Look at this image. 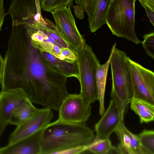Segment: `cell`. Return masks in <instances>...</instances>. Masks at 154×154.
Returning <instances> with one entry per match:
<instances>
[{
    "label": "cell",
    "instance_id": "32",
    "mask_svg": "<svg viewBox=\"0 0 154 154\" xmlns=\"http://www.w3.org/2000/svg\"><path fill=\"white\" fill-rule=\"evenodd\" d=\"M9 123L5 122L0 117V137L2 135Z\"/></svg>",
    "mask_w": 154,
    "mask_h": 154
},
{
    "label": "cell",
    "instance_id": "5",
    "mask_svg": "<svg viewBox=\"0 0 154 154\" xmlns=\"http://www.w3.org/2000/svg\"><path fill=\"white\" fill-rule=\"evenodd\" d=\"M79 74L80 94L88 104L98 99L96 73L100 63L91 47L85 44L76 51Z\"/></svg>",
    "mask_w": 154,
    "mask_h": 154
},
{
    "label": "cell",
    "instance_id": "12",
    "mask_svg": "<svg viewBox=\"0 0 154 154\" xmlns=\"http://www.w3.org/2000/svg\"><path fill=\"white\" fill-rule=\"evenodd\" d=\"M23 25L33 47L40 51L48 52L65 60L60 54L61 48L48 35L44 29L32 25Z\"/></svg>",
    "mask_w": 154,
    "mask_h": 154
},
{
    "label": "cell",
    "instance_id": "33",
    "mask_svg": "<svg viewBox=\"0 0 154 154\" xmlns=\"http://www.w3.org/2000/svg\"><path fill=\"white\" fill-rule=\"evenodd\" d=\"M4 66V59L0 55V84L1 83L2 77Z\"/></svg>",
    "mask_w": 154,
    "mask_h": 154
},
{
    "label": "cell",
    "instance_id": "2",
    "mask_svg": "<svg viewBox=\"0 0 154 154\" xmlns=\"http://www.w3.org/2000/svg\"><path fill=\"white\" fill-rule=\"evenodd\" d=\"M95 138L85 123H72L57 119L42 131L41 154H57L69 149L88 146Z\"/></svg>",
    "mask_w": 154,
    "mask_h": 154
},
{
    "label": "cell",
    "instance_id": "22",
    "mask_svg": "<svg viewBox=\"0 0 154 154\" xmlns=\"http://www.w3.org/2000/svg\"><path fill=\"white\" fill-rule=\"evenodd\" d=\"M142 154H154V131L144 129L137 135Z\"/></svg>",
    "mask_w": 154,
    "mask_h": 154
},
{
    "label": "cell",
    "instance_id": "19",
    "mask_svg": "<svg viewBox=\"0 0 154 154\" xmlns=\"http://www.w3.org/2000/svg\"><path fill=\"white\" fill-rule=\"evenodd\" d=\"M40 109L36 108L28 99L13 112L10 118L9 124L18 125L32 117Z\"/></svg>",
    "mask_w": 154,
    "mask_h": 154
},
{
    "label": "cell",
    "instance_id": "4",
    "mask_svg": "<svg viewBox=\"0 0 154 154\" xmlns=\"http://www.w3.org/2000/svg\"><path fill=\"white\" fill-rule=\"evenodd\" d=\"M136 0H112L106 18V23L113 35L138 44L141 42L135 31Z\"/></svg>",
    "mask_w": 154,
    "mask_h": 154
},
{
    "label": "cell",
    "instance_id": "30",
    "mask_svg": "<svg viewBox=\"0 0 154 154\" xmlns=\"http://www.w3.org/2000/svg\"><path fill=\"white\" fill-rule=\"evenodd\" d=\"M146 12L147 15L153 26H154V11L146 5L143 6Z\"/></svg>",
    "mask_w": 154,
    "mask_h": 154
},
{
    "label": "cell",
    "instance_id": "14",
    "mask_svg": "<svg viewBox=\"0 0 154 154\" xmlns=\"http://www.w3.org/2000/svg\"><path fill=\"white\" fill-rule=\"evenodd\" d=\"M42 131L14 143L0 148V154H41Z\"/></svg>",
    "mask_w": 154,
    "mask_h": 154
},
{
    "label": "cell",
    "instance_id": "18",
    "mask_svg": "<svg viewBox=\"0 0 154 154\" xmlns=\"http://www.w3.org/2000/svg\"><path fill=\"white\" fill-rule=\"evenodd\" d=\"M112 54L111 50L109 58L103 65H98L96 73V82L98 92V99L100 103L99 113L102 116L105 112L104 95L106 77Z\"/></svg>",
    "mask_w": 154,
    "mask_h": 154
},
{
    "label": "cell",
    "instance_id": "3",
    "mask_svg": "<svg viewBox=\"0 0 154 154\" xmlns=\"http://www.w3.org/2000/svg\"><path fill=\"white\" fill-rule=\"evenodd\" d=\"M116 44L115 42L111 49L112 84L110 95L124 120L125 111L133 98L130 58L124 51L116 48Z\"/></svg>",
    "mask_w": 154,
    "mask_h": 154
},
{
    "label": "cell",
    "instance_id": "28",
    "mask_svg": "<svg viewBox=\"0 0 154 154\" xmlns=\"http://www.w3.org/2000/svg\"><path fill=\"white\" fill-rule=\"evenodd\" d=\"M73 10L76 17L79 19L82 20L84 18V9L81 5H76L73 6Z\"/></svg>",
    "mask_w": 154,
    "mask_h": 154
},
{
    "label": "cell",
    "instance_id": "29",
    "mask_svg": "<svg viewBox=\"0 0 154 154\" xmlns=\"http://www.w3.org/2000/svg\"><path fill=\"white\" fill-rule=\"evenodd\" d=\"M6 15L4 8V0H0V32Z\"/></svg>",
    "mask_w": 154,
    "mask_h": 154
},
{
    "label": "cell",
    "instance_id": "31",
    "mask_svg": "<svg viewBox=\"0 0 154 154\" xmlns=\"http://www.w3.org/2000/svg\"><path fill=\"white\" fill-rule=\"evenodd\" d=\"M141 5H146L154 11V0H139Z\"/></svg>",
    "mask_w": 154,
    "mask_h": 154
},
{
    "label": "cell",
    "instance_id": "23",
    "mask_svg": "<svg viewBox=\"0 0 154 154\" xmlns=\"http://www.w3.org/2000/svg\"><path fill=\"white\" fill-rule=\"evenodd\" d=\"M72 0H43L40 1L41 9L52 13L59 8L70 7Z\"/></svg>",
    "mask_w": 154,
    "mask_h": 154
},
{
    "label": "cell",
    "instance_id": "26",
    "mask_svg": "<svg viewBox=\"0 0 154 154\" xmlns=\"http://www.w3.org/2000/svg\"><path fill=\"white\" fill-rule=\"evenodd\" d=\"M60 54L65 60L69 62L76 60L77 57L76 51L68 48H61Z\"/></svg>",
    "mask_w": 154,
    "mask_h": 154
},
{
    "label": "cell",
    "instance_id": "11",
    "mask_svg": "<svg viewBox=\"0 0 154 154\" xmlns=\"http://www.w3.org/2000/svg\"><path fill=\"white\" fill-rule=\"evenodd\" d=\"M112 0H75L84 8L88 16L89 27L94 32L106 23L107 11Z\"/></svg>",
    "mask_w": 154,
    "mask_h": 154
},
{
    "label": "cell",
    "instance_id": "20",
    "mask_svg": "<svg viewBox=\"0 0 154 154\" xmlns=\"http://www.w3.org/2000/svg\"><path fill=\"white\" fill-rule=\"evenodd\" d=\"M130 103L131 109L139 116L140 123H147L154 120V105L133 98Z\"/></svg>",
    "mask_w": 154,
    "mask_h": 154
},
{
    "label": "cell",
    "instance_id": "16",
    "mask_svg": "<svg viewBox=\"0 0 154 154\" xmlns=\"http://www.w3.org/2000/svg\"><path fill=\"white\" fill-rule=\"evenodd\" d=\"M115 132L120 141L117 148L119 154H142L137 135L130 131L121 121Z\"/></svg>",
    "mask_w": 154,
    "mask_h": 154
},
{
    "label": "cell",
    "instance_id": "8",
    "mask_svg": "<svg viewBox=\"0 0 154 154\" xmlns=\"http://www.w3.org/2000/svg\"><path fill=\"white\" fill-rule=\"evenodd\" d=\"M51 13L55 26L64 39L76 51L86 44L76 27L70 7L56 9Z\"/></svg>",
    "mask_w": 154,
    "mask_h": 154
},
{
    "label": "cell",
    "instance_id": "13",
    "mask_svg": "<svg viewBox=\"0 0 154 154\" xmlns=\"http://www.w3.org/2000/svg\"><path fill=\"white\" fill-rule=\"evenodd\" d=\"M102 116L94 126L96 134L95 140L109 138L110 135L115 132L120 122L124 121L120 116L115 103L112 99L107 109Z\"/></svg>",
    "mask_w": 154,
    "mask_h": 154
},
{
    "label": "cell",
    "instance_id": "24",
    "mask_svg": "<svg viewBox=\"0 0 154 154\" xmlns=\"http://www.w3.org/2000/svg\"><path fill=\"white\" fill-rule=\"evenodd\" d=\"M51 25L49 28H45L44 29L58 46L61 48H68L75 51L61 35L55 25L53 23Z\"/></svg>",
    "mask_w": 154,
    "mask_h": 154
},
{
    "label": "cell",
    "instance_id": "34",
    "mask_svg": "<svg viewBox=\"0 0 154 154\" xmlns=\"http://www.w3.org/2000/svg\"><path fill=\"white\" fill-rule=\"evenodd\" d=\"M43 0H40V1H43Z\"/></svg>",
    "mask_w": 154,
    "mask_h": 154
},
{
    "label": "cell",
    "instance_id": "17",
    "mask_svg": "<svg viewBox=\"0 0 154 154\" xmlns=\"http://www.w3.org/2000/svg\"><path fill=\"white\" fill-rule=\"evenodd\" d=\"M40 52L44 60L53 70L67 78L75 77L79 81V74L77 60L69 62L60 59L48 52Z\"/></svg>",
    "mask_w": 154,
    "mask_h": 154
},
{
    "label": "cell",
    "instance_id": "21",
    "mask_svg": "<svg viewBox=\"0 0 154 154\" xmlns=\"http://www.w3.org/2000/svg\"><path fill=\"white\" fill-rule=\"evenodd\" d=\"M87 151L96 154H119L118 148L112 145L109 138L94 140L88 146Z\"/></svg>",
    "mask_w": 154,
    "mask_h": 154
},
{
    "label": "cell",
    "instance_id": "10",
    "mask_svg": "<svg viewBox=\"0 0 154 154\" xmlns=\"http://www.w3.org/2000/svg\"><path fill=\"white\" fill-rule=\"evenodd\" d=\"M53 116V112L51 109L45 108L40 109L32 117L17 126L9 137L8 144L14 143L42 131L51 122Z\"/></svg>",
    "mask_w": 154,
    "mask_h": 154
},
{
    "label": "cell",
    "instance_id": "15",
    "mask_svg": "<svg viewBox=\"0 0 154 154\" xmlns=\"http://www.w3.org/2000/svg\"><path fill=\"white\" fill-rule=\"evenodd\" d=\"M28 98L20 89H12L0 93V117L9 123L14 111Z\"/></svg>",
    "mask_w": 154,
    "mask_h": 154
},
{
    "label": "cell",
    "instance_id": "25",
    "mask_svg": "<svg viewBox=\"0 0 154 154\" xmlns=\"http://www.w3.org/2000/svg\"><path fill=\"white\" fill-rule=\"evenodd\" d=\"M143 41L141 43L146 54L154 58V32L145 34Z\"/></svg>",
    "mask_w": 154,
    "mask_h": 154
},
{
    "label": "cell",
    "instance_id": "6",
    "mask_svg": "<svg viewBox=\"0 0 154 154\" xmlns=\"http://www.w3.org/2000/svg\"><path fill=\"white\" fill-rule=\"evenodd\" d=\"M39 0H13L7 14L12 20V25H32L45 29L46 18H43Z\"/></svg>",
    "mask_w": 154,
    "mask_h": 154
},
{
    "label": "cell",
    "instance_id": "7",
    "mask_svg": "<svg viewBox=\"0 0 154 154\" xmlns=\"http://www.w3.org/2000/svg\"><path fill=\"white\" fill-rule=\"evenodd\" d=\"M129 65L133 98L154 105V72L130 58Z\"/></svg>",
    "mask_w": 154,
    "mask_h": 154
},
{
    "label": "cell",
    "instance_id": "1",
    "mask_svg": "<svg viewBox=\"0 0 154 154\" xmlns=\"http://www.w3.org/2000/svg\"><path fill=\"white\" fill-rule=\"evenodd\" d=\"M67 78L49 66L26 31L10 37L4 59L2 91L21 89L32 103L57 111L69 94Z\"/></svg>",
    "mask_w": 154,
    "mask_h": 154
},
{
    "label": "cell",
    "instance_id": "27",
    "mask_svg": "<svg viewBox=\"0 0 154 154\" xmlns=\"http://www.w3.org/2000/svg\"><path fill=\"white\" fill-rule=\"evenodd\" d=\"M88 146H81L69 149L58 152L57 154H77L87 151Z\"/></svg>",
    "mask_w": 154,
    "mask_h": 154
},
{
    "label": "cell",
    "instance_id": "9",
    "mask_svg": "<svg viewBox=\"0 0 154 154\" xmlns=\"http://www.w3.org/2000/svg\"><path fill=\"white\" fill-rule=\"evenodd\" d=\"M90 104L80 94H69L58 109L59 120L72 123H85L91 114Z\"/></svg>",
    "mask_w": 154,
    "mask_h": 154
}]
</instances>
